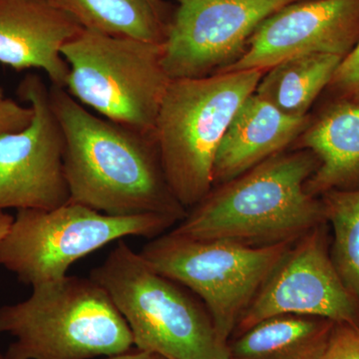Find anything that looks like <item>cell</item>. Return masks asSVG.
I'll use <instances>...</instances> for the list:
<instances>
[{"mask_svg":"<svg viewBox=\"0 0 359 359\" xmlns=\"http://www.w3.org/2000/svg\"><path fill=\"white\" fill-rule=\"evenodd\" d=\"M49 93L65 136L69 202L115 217L185 218L188 211L168 185L153 136L94 115L62 87L52 85Z\"/></svg>","mask_w":359,"mask_h":359,"instance_id":"obj_1","label":"cell"},{"mask_svg":"<svg viewBox=\"0 0 359 359\" xmlns=\"http://www.w3.org/2000/svg\"><path fill=\"white\" fill-rule=\"evenodd\" d=\"M318 166L320 161L311 151H283L212 187L171 231L255 248L295 242L327 223L320 197L309 195L304 188Z\"/></svg>","mask_w":359,"mask_h":359,"instance_id":"obj_2","label":"cell"},{"mask_svg":"<svg viewBox=\"0 0 359 359\" xmlns=\"http://www.w3.org/2000/svg\"><path fill=\"white\" fill-rule=\"evenodd\" d=\"M14 340L6 359H92L125 353L131 330L108 292L91 278L66 276L32 287L0 306V334Z\"/></svg>","mask_w":359,"mask_h":359,"instance_id":"obj_3","label":"cell"},{"mask_svg":"<svg viewBox=\"0 0 359 359\" xmlns=\"http://www.w3.org/2000/svg\"><path fill=\"white\" fill-rule=\"evenodd\" d=\"M90 278L109 294L137 349L167 359L231 358L199 297L151 268L124 240Z\"/></svg>","mask_w":359,"mask_h":359,"instance_id":"obj_4","label":"cell"},{"mask_svg":"<svg viewBox=\"0 0 359 359\" xmlns=\"http://www.w3.org/2000/svg\"><path fill=\"white\" fill-rule=\"evenodd\" d=\"M264 71L223 72L171 80L153 138L174 197L188 211L212 188V167L229 125Z\"/></svg>","mask_w":359,"mask_h":359,"instance_id":"obj_5","label":"cell"},{"mask_svg":"<svg viewBox=\"0 0 359 359\" xmlns=\"http://www.w3.org/2000/svg\"><path fill=\"white\" fill-rule=\"evenodd\" d=\"M163 43L82 29L63 46L69 68L65 89L84 107L153 136L170 79Z\"/></svg>","mask_w":359,"mask_h":359,"instance_id":"obj_6","label":"cell"},{"mask_svg":"<svg viewBox=\"0 0 359 359\" xmlns=\"http://www.w3.org/2000/svg\"><path fill=\"white\" fill-rule=\"evenodd\" d=\"M178 222L157 214L115 217L68 202L49 210H20L0 240V266L34 285L60 280L78 259L127 237H159Z\"/></svg>","mask_w":359,"mask_h":359,"instance_id":"obj_7","label":"cell"},{"mask_svg":"<svg viewBox=\"0 0 359 359\" xmlns=\"http://www.w3.org/2000/svg\"><path fill=\"white\" fill-rule=\"evenodd\" d=\"M294 243L255 248L169 231L149 241L139 254L161 275L197 295L229 344L241 316Z\"/></svg>","mask_w":359,"mask_h":359,"instance_id":"obj_8","label":"cell"},{"mask_svg":"<svg viewBox=\"0 0 359 359\" xmlns=\"http://www.w3.org/2000/svg\"><path fill=\"white\" fill-rule=\"evenodd\" d=\"M330 248L327 223L297 238L241 316L233 337L280 314L316 316L359 328V299L335 268Z\"/></svg>","mask_w":359,"mask_h":359,"instance_id":"obj_9","label":"cell"},{"mask_svg":"<svg viewBox=\"0 0 359 359\" xmlns=\"http://www.w3.org/2000/svg\"><path fill=\"white\" fill-rule=\"evenodd\" d=\"M301 0H178L168 23L163 66L171 80L217 74L237 62L259 25Z\"/></svg>","mask_w":359,"mask_h":359,"instance_id":"obj_10","label":"cell"},{"mask_svg":"<svg viewBox=\"0 0 359 359\" xmlns=\"http://www.w3.org/2000/svg\"><path fill=\"white\" fill-rule=\"evenodd\" d=\"M18 93L33 117L25 129L0 136V212L49 211L70 201L65 136L41 77L26 75Z\"/></svg>","mask_w":359,"mask_h":359,"instance_id":"obj_11","label":"cell"},{"mask_svg":"<svg viewBox=\"0 0 359 359\" xmlns=\"http://www.w3.org/2000/svg\"><path fill=\"white\" fill-rule=\"evenodd\" d=\"M359 41V0H301L257 27L242 57L222 72H266L287 59L330 54L344 59Z\"/></svg>","mask_w":359,"mask_h":359,"instance_id":"obj_12","label":"cell"},{"mask_svg":"<svg viewBox=\"0 0 359 359\" xmlns=\"http://www.w3.org/2000/svg\"><path fill=\"white\" fill-rule=\"evenodd\" d=\"M83 29L48 0H0V63L39 69L65 88L69 68L63 46Z\"/></svg>","mask_w":359,"mask_h":359,"instance_id":"obj_13","label":"cell"},{"mask_svg":"<svg viewBox=\"0 0 359 359\" xmlns=\"http://www.w3.org/2000/svg\"><path fill=\"white\" fill-rule=\"evenodd\" d=\"M285 115L256 93L245 99L224 133L212 167V187L226 183L283 152L311 123Z\"/></svg>","mask_w":359,"mask_h":359,"instance_id":"obj_14","label":"cell"},{"mask_svg":"<svg viewBox=\"0 0 359 359\" xmlns=\"http://www.w3.org/2000/svg\"><path fill=\"white\" fill-rule=\"evenodd\" d=\"M292 149L311 151L320 161L304 186L309 195L359 188V103L330 101Z\"/></svg>","mask_w":359,"mask_h":359,"instance_id":"obj_15","label":"cell"},{"mask_svg":"<svg viewBox=\"0 0 359 359\" xmlns=\"http://www.w3.org/2000/svg\"><path fill=\"white\" fill-rule=\"evenodd\" d=\"M334 323L316 316H271L229 341L231 358L323 359Z\"/></svg>","mask_w":359,"mask_h":359,"instance_id":"obj_16","label":"cell"},{"mask_svg":"<svg viewBox=\"0 0 359 359\" xmlns=\"http://www.w3.org/2000/svg\"><path fill=\"white\" fill-rule=\"evenodd\" d=\"M342 58L330 54H309L287 59L264 73L256 91L283 114L304 117L327 89Z\"/></svg>","mask_w":359,"mask_h":359,"instance_id":"obj_17","label":"cell"},{"mask_svg":"<svg viewBox=\"0 0 359 359\" xmlns=\"http://www.w3.org/2000/svg\"><path fill=\"white\" fill-rule=\"evenodd\" d=\"M83 29L163 43L168 23L164 11L150 0H48Z\"/></svg>","mask_w":359,"mask_h":359,"instance_id":"obj_18","label":"cell"},{"mask_svg":"<svg viewBox=\"0 0 359 359\" xmlns=\"http://www.w3.org/2000/svg\"><path fill=\"white\" fill-rule=\"evenodd\" d=\"M320 199L332 231V261L359 299V188L330 191Z\"/></svg>","mask_w":359,"mask_h":359,"instance_id":"obj_19","label":"cell"},{"mask_svg":"<svg viewBox=\"0 0 359 359\" xmlns=\"http://www.w3.org/2000/svg\"><path fill=\"white\" fill-rule=\"evenodd\" d=\"M325 91L330 101L359 103V41L342 59Z\"/></svg>","mask_w":359,"mask_h":359,"instance_id":"obj_20","label":"cell"},{"mask_svg":"<svg viewBox=\"0 0 359 359\" xmlns=\"http://www.w3.org/2000/svg\"><path fill=\"white\" fill-rule=\"evenodd\" d=\"M323 359H359V328L335 323Z\"/></svg>","mask_w":359,"mask_h":359,"instance_id":"obj_21","label":"cell"},{"mask_svg":"<svg viewBox=\"0 0 359 359\" xmlns=\"http://www.w3.org/2000/svg\"><path fill=\"white\" fill-rule=\"evenodd\" d=\"M33 110L13 99H0V136L25 129L32 122Z\"/></svg>","mask_w":359,"mask_h":359,"instance_id":"obj_22","label":"cell"},{"mask_svg":"<svg viewBox=\"0 0 359 359\" xmlns=\"http://www.w3.org/2000/svg\"><path fill=\"white\" fill-rule=\"evenodd\" d=\"M103 359H167L160 354L150 353V351H125V353L114 354V355L105 356Z\"/></svg>","mask_w":359,"mask_h":359,"instance_id":"obj_23","label":"cell"},{"mask_svg":"<svg viewBox=\"0 0 359 359\" xmlns=\"http://www.w3.org/2000/svg\"><path fill=\"white\" fill-rule=\"evenodd\" d=\"M14 217L4 211L0 212V240L4 237L13 224Z\"/></svg>","mask_w":359,"mask_h":359,"instance_id":"obj_24","label":"cell"},{"mask_svg":"<svg viewBox=\"0 0 359 359\" xmlns=\"http://www.w3.org/2000/svg\"><path fill=\"white\" fill-rule=\"evenodd\" d=\"M150 1L152 2L153 4H155L156 6L164 11V6H163V2L161 1V0H150Z\"/></svg>","mask_w":359,"mask_h":359,"instance_id":"obj_25","label":"cell"},{"mask_svg":"<svg viewBox=\"0 0 359 359\" xmlns=\"http://www.w3.org/2000/svg\"><path fill=\"white\" fill-rule=\"evenodd\" d=\"M4 98V90L0 87V99Z\"/></svg>","mask_w":359,"mask_h":359,"instance_id":"obj_26","label":"cell"},{"mask_svg":"<svg viewBox=\"0 0 359 359\" xmlns=\"http://www.w3.org/2000/svg\"><path fill=\"white\" fill-rule=\"evenodd\" d=\"M0 359H6V356L2 355V354H0Z\"/></svg>","mask_w":359,"mask_h":359,"instance_id":"obj_27","label":"cell"},{"mask_svg":"<svg viewBox=\"0 0 359 359\" xmlns=\"http://www.w3.org/2000/svg\"><path fill=\"white\" fill-rule=\"evenodd\" d=\"M230 359H233V358H230Z\"/></svg>","mask_w":359,"mask_h":359,"instance_id":"obj_28","label":"cell"}]
</instances>
